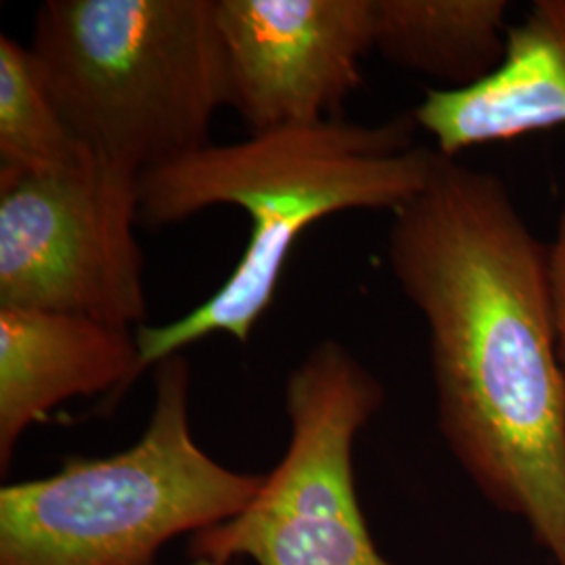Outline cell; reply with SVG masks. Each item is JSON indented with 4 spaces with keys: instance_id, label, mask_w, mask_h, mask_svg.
<instances>
[{
    "instance_id": "3957f363",
    "label": "cell",
    "mask_w": 565,
    "mask_h": 565,
    "mask_svg": "<svg viewBox=\"0 0 565 565\" xmlns=\"http://www.w3.org/2000/svg\"><path fill=\"white\" fill-rule=\"evenodd\" d=\"M30 49L76 139L139 174L210 145L228 105L218 0H46Z\"/></svg>"
},
{
    "instance_id": "4fadbf2b",
    "label": "cell",
    "mask_w": 565,
    "mask_h": 565,
    "mask_svg": "<svg viewBox=\"0 0 565 565\" xmlns=\"http://www.w3.org/2000/svg\"><path fill=\"white\" fill-rule=\"evenodd\" d=\"M191 565H221V564H214V562H207V559H195V564Z\"/></svg>"
},
{
    "instance_id": "30bf717a",
    "label": "cell",
    "mask_w": 565,
    "mask_h": 565,
    "mask_svg": "<svg viewBox=\"0 0 565 565\" xmlns=\"http://www.w3.org/2000/svg\"><path fill=\"white\" fill-rule=\"evenodd\" d=\"M375 51L457 90L490 76L505 57L507 0H373Z\"/></svg>"
},
{
    "instance_id": "ba28073f",
    "label": "cell",
    "mask_w": 565,
    "mask_h": 565,
    "mask_svg": "<svg viewBox=\"0 0 565 565\" xmlns=\"http://www.w3.org/2000/svg\"><path fill=\"white\" fill-rule=\"evenodd\" d=\"M141 375L137 333L93 319L0 308V471L21 436L72 398H120Z\"/></svg>"
},
{
    "instance_id": "52a82bcc",
    "label": "cell",
    "mask_w": 565,
    "mask_h": 565,
    "mask_svg": "<svg viewBox=\"0 0 565 565\" xmlns=\"http://www.w3.org/2000/svg\"><path fill=\"white\" fill-rule=\"evenodd\" d=\"M228 107L252 135L342 118L375 51L373 0H218Z\"/></svg>"
},
{
    "instance_id": "6da1fadb",
    "label": "cell",
    "mask_w": 565,
    "mask_h": 565,
    "mask_svg": "<svg viewBox=\"0 0 565 565\" xmlns=\"http://www.w3.org/2000/svg\"><path fill=\"white\" fill-rule=\"evenodd\" d=\"M387 264L424 317L438 429L488 503L565 565V375L546 243L497 174L436 156Z\"/></svg>"
},
{
    "instance_id": "277c9868",
    "label": "cell",
    "mask_w": 565,
    "mask_h": 565,
    "mask_svg": "<svg viewBox=\"0 0 565 565\" xmlns=\"http://www.w3.org/2000/svg\"><path fill=\"white\" fill-rule=\"evenodd\" d=\"M141 438L111 457L0 488V565H156L163 546L239 515L263 476L228 469L195 443L191 366L156 364Z\"/></svg>"
},
{
    "instance_id": "9c48e42d",
    "label": "cell",
    "mask_w": 565,
    "mask_h": 565,
    "mask_svg": "<svg viewBox=\"0 0 565 565\" xmlns=\"http://www.w3.org/2000/svg\"><path fill=\"white\" fill-rule=\"evenodd\" d=\"M436 151L467 149L565 128V0H534L511 23L499 67L467 88H429L413 109Z\"/></svg>"
},
{
    "instance_id": "8fae6325",
    "label": "cell",
    "mask_w": 565,
    "mask_h": 565,
    "mask_svg": "<svg viewBox=\"0 0 565 565\" xmlns=\"http://www.w3.org/2000/svg\"><path fill=\"white\" fill-rule=\"evenodd\" d=\"M93 151L82 145L42 78L32 49L0 36V177L63 172Z\"/></svg>"
},
{
    "instance_id": "8992f818",
    "label": "cell",
    "mask_w": 565,
    "mask_h": 565,
    "mask_svg": "<svg viewBox=\"0 0 565 565\" xmlns=\"http://www.w3.org/2000/svg\"><path fill=\"white\" fill-rule=\"evenodd\" d=\"M137 224L139 172L97 153L63 172L0 177V308L139 329Z\"/></svg>"
},
{
    "instance_id": "5b68a950",
    "label": "cell",
    "mask_w": 565,
    "mask_h": 565,
    "mask_svg": "<svg viewBox=\"0 0 565 565\" xmlns=\"http://www.w3.org/2000/svg\"><path fill=\"white\" fill-rule=\"evenodd\" d=\"M384 398L343 343H317L285 384L281 461L239 515L191 539V555L221 565H394L371 536L354 478V443Z\"/></svg>"
},
{
    "instance_id": "7a4b0ae2",
    "label": "cell",
    "mask_w": 565,
    "mask_h": 565,
    "mask_svg": "<svg viewBox=\"0 0 565 565\" xmlns=\"http://www.w3.org/2000/svg\"><path fill=\"white\" fill-rule=\"evenodd\" d=\"M415 135L411 114L380 124L338 118L210 142L141 172L139 224L147 228L182 223L216 205H235L249 216V239L223 287L181 319L135 331L141 371L210 335L249 342L306 228L354 210L394 214L424 191L438 151L417 145Z\"/></svg>"
},
{
    "instance_id": "7c38bea8",
    "label": "cell",
    "mask_w": 565,
    "mask_h": 565,
    "mask_svg": "<svg viewBox=\"0 0 565 565\" xmlns=\"http://www.w3.org/2000/svg\"><path fill=\"white\" fill-rule=\"evenodd\" d=\"M546 279L557 352L565 375V186L553 242L546 243Z\"/></svg>"
}]
</instances>
